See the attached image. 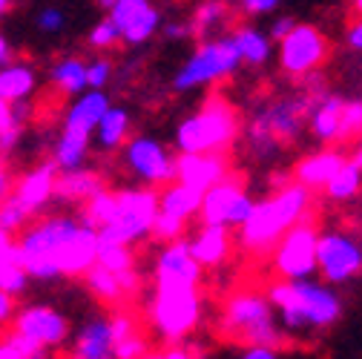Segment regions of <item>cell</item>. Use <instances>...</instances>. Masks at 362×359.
<instances>
[{"label": "cell", "mask_w": 362, "mask_h": 359, "mask_svg": "<svg viewBox=\"0 0 362 359\" xmlns=\"http://www.w3.org/2000/svg\"><path fill=\"white\" fill-rule=\"evenodd\" d=\"M293 26H296V23H293L291 18H276V20H274V26H270V35H267V37L274 40V43H279V40H282Z\"/></svg>", "instance_id": "53"}, {"label": "cell", "mask_w": 362, "mask_h": 359, "mask_svg": "<svg viewBox=\"0 0 362 359\" xmlns=\"http://www.w3.org/2000/svg\"><path fill=\"white\" fill-rule=\"evenodd\" d=\"M15 310H18V299H12L9 293L0 290V331H4L6 325H12Z\"/></svg>", "instance_id": "46"}, {"label": "cell", "mask_w": 362, "mask_h": 359, "mask_svg": "<svg viewBox=\"0 0 362 359\" xmlns=\"http://www.w3.org/2000/svg\"><path fill=\"white\" fill-rule=\"evenodd\" d=\"M49 86L61 98H75L86 89V61L78 55H61L49 66Z\"/></svg>", "instance_id": "30"}, {"label": "cell", "mask_w": 362, "mask_h": 359, "mask_svg": "<svg viewBox=\"0 0 362 359\" xmlns=\"http://www.w3.org/2000/svg\"><path fill=\"white\" fill-rule=\"evenodd\" d=\"M12 58H15L12 43H9V37H6L4 32H0V66H4V64H9Z\"/></svg>", "instance_id": "55"}, {"label": "cell", "mask_w": 362, "mask_h": 359, "mask_svg": "<svg viewBox=\"0 0 362 359\" xmlns=\"http://www.w3.org/2000/svg\"><path fill=\"white\" fill-rule=\"evenodd\" d=\"M0 359H23V353H21V348H18V342H15L12 334L9 336H0Z\"/></svg>", "instance_id": "52"}, {"label": "cell", "mask_w": 362, "mask_h": 359, "mask_svg": "<svg viewBox=\"0 0 362 359\" xmlns=\"http://www.w3.org/2000/svg\"><path fill=\"white\" fill-rule=\"evenodd\" d=\"M89 153H93V141H89V139L69 136V132H58V139L52 141L49 164H52L58 172H72V170L86 167Z\"/></svg>", "instance_id": "31"}, {"label": "cell", "mask_w": 362, "mask_h": 359, "mask_svg": "<svg viewBox=\"0 0 362 359\" xmlns=\"http://www.w3.org/2000/svg\"><path fill=\"white\" fill-rule=\"evenodd\" d=\"M121 43V37H118V29H115V23L110 20V18H101L93 29H89V47L93 49H115Z\"/></svg>", "instance_id": "43"}, {"label": "cell", "mask_w": 362, "mask_h": 359, "mask_svg": "<svg viewBox=\"0 0 362 359\" xmlns=\"http://www.w3.org/2000/svg\"><path fill=\"white\" fill-rule=\"evenodd\" d=\"M29 221H32V216L23 210V204L15 196H6L4 201H0V230L4 233H9L15 239Z\"/></svg>", "instance_id": "37"}, {"label": "cell", "mask_w": 362, "mask_h": 359, "mask_svg": "<svg viewBox=\"0 0 362 359\" xmlns=\"http://www.w3.org/2000/svg\"><path fill=\"white\" fill-rule=\"evenodd\" d=\"M221 334L242 345H270L279 348L285 334L279 328L276 310L262 290H236L221 310Z\"/></svg>", "instance_id": "5"}, {"label": "cell", "mask_w": 362, "mask_h": 359, "mask_svg": "<svg viewBox=\"0 0 362 359\" xmlns=\"http://www.w3.org/2000/svg\"><path fill=\"white\" fill-rule=\"evenodd\" d=\"M95 4H98V6H101V9H110V6H112V4H115V0H95Z\"/></svg>", "instance_id": "58"}, {"label": "cell", "mask_w": 362, "mask_h": 359, "mask_svg": "<svg viewBox=\"0 0 362 359\" xmlns=\"http://www.w3.org/2000/svg\"><path fill=\"white\" fill-rule=\"evenodd\" d=\"M342 98L339 95H320L308 110V129L320 144H337L339 141V115H342Z\"/></svg>", "instance_id": "27"}, {"label": "cell", "mask_w": 362, "mask_h": 359, "mask_svg": "<svg viewBox=\"0 0 362 359\" xmlns=\"http://www.w3.org/2000/svg\"><path fill=\"white\" fill-rule=\"evenodd\" d=\"M167 40H181V37H190L193 32H190V23H161V29H158Z\"/></svg>", "instance_id": "50"}, {"label": "cell", "mask_w": 362, "mask_h": 359, "mask_svg": "<svg viewBox=\"0 0 362 359\" xmlns=\"http://www.w3.org/2000/svg\"><path fill=\"white\" fill-rule=\"evenodd\" d=\"M316 239H320V230L313 228L308 218H302L299 224L276 242V247L270 250L274 259L276 276L288 279V282H299V279H313L316 273Z\"/></svg>", "instance_id": "11"}, {"label": "cell", "mask_w": 362, "mask_h": 359, "mask_svg": "<svg viewBox=\"0 0 362 359\" xmlns=\"http://www.w3.org/2000/svg\"><path fill=\"white\" fill-rule=\"evenodd\" d=\"M313 98L310 95H302V98H282V101H274L267 104L262 112H256L253 118L276 139V144H288L299 136L302 124L308 121V110H310Z\"/></svg>", "instance_id": "17"}, {"label": "cell", "mask_w": 362, "mask_h": 359, "mask_svg": "<svg viewBox=\"0 0 362 359\" xmlns=\"http://www.w3.org/2000/svg\"><path fill=\"white\" fill-rule=\"evenodd\" d=\"M37 93V72L29 61L12 58L0 66V101L4 104H23L35 101Z\"/></svg>", "instance_id": "22"}, {"label": "cell", "mask_w": 362, "mask_h": 359, "mask_svg": "<svg viewBox=\"0 0 362 359\" xmlns=\"http://www.w3.org/2000/svg\"><path fill=\"white\" fill-rule=\"evenodd\" d=\"M351 6H354V15L362 18V0H351Z\"/></svg>", "instance_id": "57"}, {"label": "cell", "mask_w": 362, "mask_h": 359, "mask_svg": "<svg viewBox=\"0 0 362 359\" xmlns=\"http://www.w3.org/2000/svg\"><path fill=\"white\" fill-rule=\"evenodd\" d=\"M69 359H115V336L112 319L98 313L81 322V328L69 336Z\"/></svg>", "instance_id": "20"}, {"label": "cell", "mask_w": 362, "mask_h": 359, "mask_svg": "<svg viewBox=\"0 0 362 359\" xmlns=\"http://www.w3.org/2000/svg\"><path fill=\"white\" fill-rule=\"evenodd\" d=\"M276 47H279L282 72L291 75V78L316 75L320 66L328 61V52H331L328 37L310 23H296Z\"/></svg>", "instance_id": "12"}, {"label": "cell", "mask_w": 362, "mask_h": 359, "mask_svg": "<svg viewBox=\"0 0 362 359\" xmlns=\"http://www.w3.org/2000/svg\"><path fill=\"white\" fill-rule=\"evenodd\" d=\"M69 26V15L64 6H55V4H47V6H40L35 12V29L40 35H61L64 29Z\"/></svg>", "instance_id": "38"}, {"label": "cell", "mask_w": 362, "mask_h": 359, "mask_svg": "<svg viewBox=\"0 0 362 359\" xmlns=\"http://www.w3.org/2000/svg\"><path fill=\"white\" fill-rule=\"evenodd\" d=\"M83 279H86L89 293H93L95 299H101V302H118V299L127 296L124 288H121V282H118V276L110 273L107 267H101V264L89 267V271L83 273Z\"/></svg>", "instance_id": "34"}, {"label": "cell", "mask_w": 362, "mask_h": 359, "mask_svg": "<svg viewBox=\"0 0 362 359\" xmlns=\"http://www.w3.org/2000/svg\"><path fill=\"white\" fill-rule=\"evenodd\" d=\"M233 43H236V52L242 58V64H250V66H264L274 55V40L267 37V32L256 29V26H242L236 29L233 35Z\"/></svg>", "instance_id": "32"}, {"label": "cell", "mask_w": 362, "mask_h": 359, "mask_svg": "<svg viewBox=\"0 0 362 359\" xmlns=\"http://www.w3.org/2000/svg\"><path fill=\"white\" fill-rule=\"evenodd\" d=\"M264 293L276 310L282 334L293 339H308L320 331H328L342 317V296L334 290V285L316 279H279Z\"/></svg>", "instance_id": "3"}, {"label": "cell", "mask_w": 362, "mask_h": 359, "mask_svg": "<svg viewBox=\"0 0 362 359\" xmlns=\"http://www.w3.org/2000/svg\"><path fill=\"white\" fill-rule=\"evenodd\" d=\"M132 129V112L124 104H110V110L101 115V121L93 129V147L98 153H115L124 147Z\"/></svg>", "instance_id": "24"}, {"label": "cell", "mask_w": 362, "mask_h": 359, "mask_svg": "<svg viewBox=\"0 0 362 359\" xmlns=\"http://www.w3.org/2000/svg\"><path fill=\"white\" fill-rule=\"evenodd\" d=\"M253 201L256 199L242 187L239 178L224 175L218 184H213L202 193L199 216L204 224H218V228L239 230L253 210Z\"/></svg>", "instance_id": "14"}, {"label": "cell", "mask_w": 362, "mask_h": 359, "mask_svg": "<svg viewBox=\"0 0 362 359\" xmlns=\"http://www.w3.org/2000/svg\"><path fill=\"white\" fill-rule=\"evenodd\" d=\"M12 336H15V334H12ZM15 342H18L21 353H23V359H52V351L40 348V345H35V342H26V339H21V336H15Z\"/></svg>", "instance_id": "45"}, {"label": "cell", "mask_w": 362, "mask_h": 359, "mask_svg": "<svg viewBox=\"0 0 362 359\" xmlns=\"http://www.w3.org/2000/svg\"><path fill=\"white\" fill-rule=\"evenodd\" d=\"M161 359H196V353L190 351V348H185V345H173V348H167V351H161Z\"/></svg>", "instance_id": "54"}, {"label": "cell", "mask_w": 362, "mask_h": 359, "mask_svg": "<svg viewBox=\"0 0 362 359\" xmlns=\"http://www.w3.org/2000/svg\"><path fill=\"white\" fill-rule=\"evenodd\" d=\"M32 115H35V101H23V104L0 101V158L4 161H9L18 153Z\"/></svg>", "instance_id": "23"}, {"label": "cell", "mask_w": 362, "mask_h": 359, "mask_svg": "<svg viewBox=\"0 0 362 359\" xmlns=\"http://www.w3.org/2000/svg\"><path fill=\"white\" fill-rule=\"evenodd\" d=\"M351 161H354L356 167H362V136H356V147H354V155H351Z\"/></svg>", "instance_id": "56"}, {"label": "cell", "mask_w": 362, "mask_h": 359, "mask_svg": "<svg viewBox=\"0 0 362 359\" xmlns=\"http://www.w3.org/2000/svg\"><path fill=\"white\" fill-rule=\"evenodd\" d=\"M345 164V155L337 153V150H316L310 155H305L299 164H296V184L308 187V190H322L334 172Z\"/></svg>", "instance_id": "26"}, {"label": "cell", "mask_w": 362, "mask_h": 359, "mask_svg": "<svg viewBox=\"0 0 362 359\" xmlns=\"http://www.w3.org/2000/svg\"><path fill=\"white\" fill-rule=\"evenodd\" d=\"M9 261H15V239L0 230V271H4Z\"/></svg>", "instance_id": "49"}, {"label": "cell", "mask_w": 362, "mask_h": 359, "mask_svg": "<svg viewBox=\"0 0 362 359\" xmlns=\"http://www.w3.org/2000/svg\"><path fill=\"white\" fill-rule=\"evenodd\" d=\"M202 271L204 267L190 256L187 239H175L167 242L156 259L153 267V279L156 282H167V285H202Z\"/></svg>", "instance_id": "18"}, {"label": "cell", "mask_w": 362, "mask_h": 359, "mask_svg": "<svg viewBox=\"0 0 362 359\" xmlns=\"http://www.w3.org/2000/svg\"><path fill=\"white\" fill-rule=\"evenodd\" d=\"M150 328L170 345L185 342L202 322V296L196 285H167L156 282L150 299Z\"/></svg>", "instance_id": "6"}, {"label": "cell", "mask_w": 362, "mask_h": 359, "mask_svg": "<svg viewBox=\"0 0 362 359\" xmlns=\"http://www.w3.org/2000/svg\"><path fill=\"white\" fill-rule=\"evenodd\" d=\"M224 18H228V4H224V0H202V6L196 9V15L190 20V32L207 35L218 23H224Z\"/></svg>", "instance_id": "36"}, {"label": "cell", "mask_w": 362, "mask_h": 359, "mask_svg": "<svg viewBox=\"0 0 362 359\" xmlns=\"http://www.w3.org/2000/svg\"><path fill=\"white\" fill-rule=\"evenodd\" d=\"M98 190H104V182L95 170L81 167L72 172H58L55 182V201H69V204H86Z\"/></svg>", "instance_id": "29"}, {"label": "cell", "mask_w": 362, "mask_h": 359, "mask_svg": "<svg viewBox=\"0 0 362 359\" xmlns=\"http://www.w3.org/2000/svg\"><path fill=\"white\" fill-rule=\"evenodd\" d=\"M345 43H348V49H351V52H359V55H362V18H356V20L348 26V32H345Z\"/></svg>", "instance_id": "48"}, {"label": "cell", "mask_w": 362, "mask_h": 359, "mask_svg": "<svg viewBox=\"0 0 362 359\" xmlns=\"http://www.w3.org/2000/svg\"><path fill=\"white\" fill-rule=\"evenodd\" d=\"M110 104L112 101L104 89H83L81 95L69 98V107L64 110V118H61V132L93 141V129L101 121V115L110 110Z\"/></svg>", "instance_id": "21"}, {"label": "cell", "mask_w": 362, "mask_h": 359, "mask_svg": "<svg viewBox=\"0 0 362 359\" xmlns=\"http://www.w3.org/2000/svg\"><path fill=\"white\" fill-rule=\"evenodd\" d=\"M224 175H230L224 153H181L175 158V182L193 190H207L218 184Z\"/></svg>", "instance_id": "19"}, {"label": "cell", "mask_w": 362, "mask_h": 359, "mask_svg": "<svg viewBox=\"0 0 362 359\" xmlns=\"http://www.w3.org/2000/svg\"><path fill=\"white\" fill-rule=\"evenodd\" d=\"M121 164L135 182H141L150 190L175 182V155L164 141H158L156 136H147V132L129 136L124 141Z\"/></svg>", "instance_id": "10"}, {"label": "cell", "mask_w": 362, "mask_h": 359, "mask_svg": "<svg viewBox=\"0 0 362 359\" xmlns=\"http://www.w3.org/2000/svg\"><path fill=\"white\" fill-rule=\"evenodd\" d=\"M83 218L98 230L101 242L139 245L153 236L158 216V193L150 187L132 190H98L83 204Z\"/></svg>", "instance_id": "2"}, {"label": "cell", "mask_w": 362, "mask_h": 359, "mask_svg": "<svg viewBox=\"0 0 362 359\" xmlns=\"http://www.w3.org/2000/svg\"><path fill=\"white\" fill-rule=\"evenodd\" d=\"M236 359H279V348H270V345H245Z\"/></svg>", "instance_id": "44"}, {"label": "cell", "mask_w": 362, "mask_h": 359, "mask_svg": "<svg viewBox=\"0 0 362 359\" xmlns=\"http://www.w3.org/2000/svg\"><path fill=\"white\" fill-rule=\"evenodd\" d=\"M242 66V58L236 52L233 37H210L202 47L181 64V69L173 78V89L175 93H193V89L218 83L224 78L236 75V69Z\"/></svg>", "instance_id": "8"}, {"label": "cell", "mask_w": 362, "mask_h": 359, "mask_svg": "<svg viewBox=\"0 0 362 359\" xmlns=\"http://www.w3.org/2000/svg\"><path fill=\"white\" fill-rule=\"evenodd\" d=\"M187 247L202 267H218L230 256V230L218 224H204L193 239H187Z\"/></svg>", "instance_id": "25"}, {"label": "cell", "mask_w": 362, "mask_h": 359, "mask_svg": "<svg viewBox=\"0 0 362 359\" xmlns=\"http://www.w3.org/2000/svg\"><path fill=\"white\" fill-rule=\"evenodd\" d=\"M107 18L115 23L118 37L127 47H144L161 29V12L153 0H115L107 9Z\"/></svg>", "instance_id": "15"}, {"label": "cell", "mask_w": 362, "mask_h": 359, "mask_svg": "<svg viewBox=\"0 0 362 359\" xmlns=\"http://www.w3.org/2000/svg\"><path fill=\"white\" fill-rule=\"evenodd\" d=\"M282 0H242V9L247 15H270Z\"/></svg>", "instance_id": "47"}, {"label": "cell", "mask_w": 362, "mask_h": 359, "mask_svg": "<svg viewBox=\"0 0 362 359\" xmlns=\"http://www.w3.org/2000/svg\"><path fill=\"white\" fill-rule=\"evenodd\" d=\"M95 264L107 267L110 273H127V271H135V253L127 245H115V242H101L98 239Z\"/></svg>", "instance_id": "35"}, {"label": "cell", "mask_w": 362, "mask_h": 359, "mask_svg": "<svg viewBox=\"0 0 362 359\" xmlns=\"http://www.w3.org/2000/svg\"><path fill=\"white\" fill-rule=\"evenodd\" d=\"M12 334L55 353L69 342L72 328H69L66 313H61L58 307H52L47 302H32V305H23L15 310Z\"/></svg>", "instance_id": "13"}, {"label": "cell", "mask_w": 362, "mask_h": 359, "mask_svg": "<svg viewBox=\"0 0 362 359\" xmlns=\"http://www.w3.org/2000/svg\"><path fill=\"white\" fill-rule=\"evenodd\" d=\"M29 285H32V279L26 276V271H23V267H21L18 261H9V264L4 267V271H0V290L9 293L12 299L26 296Z\"/></svg>", "instance_id": "39"}, {"label": "cell", "mask_w": 362, "mask_h": 359, "mask_svg": "<svg viewBox=\"0 0 362 359\" xmlns=\"http://www.w3.org/2000/svg\"><path fill=\"white\" fill-rule=\"evenodd\" d=\"M199 207H202V190H193L178 182H170L158 190V216L187 224L193 216H199Z\"/></svg>", "instance_id": "28"}, {"label": "cell", "mask_w": 362, "mask_h": 359, "mask_svg": "<svg viewBox=\"0 0 362 359\" xmlns=\"http://www.w3.org/2000/svg\"><path fill=\"white\" fill-rule=\"evenodd\" d=\"M239 136V115L224 98H210L175 126L178 153H224Z\"/></svg>", "instance_id": "7"}, {"label": "cell", "mask_w": 362, "mask_h": 359, "mask_svg": "<svg viewBox=\"0 0 362 359\" xmlns=\"http://www.w3.org/2000/svg\"><path fill=\"white\" fill-rule=\"evenodd\" d=\"M150 353V339L141 331H132L129 336L115 342V359H144Z\"/></svg>", "instance_id": "42"}, {"label": "cell", "mask_w": 362, "mask_h": 359, "mask_svg": "<svg viewBox=\"0 0 362 359\" xmlns=\"http://www.w3.org/2000/svg\"><path fill=\"white\" fill-rule=\"evenodd\" d=\"M55 182H58V170L43 161V164H35L29 167L12 187V196L23 204V210L37 218L49 210V204L55 201Z\"/></svg>", "instance_id": "16"}, {"label": "cell", "mask_w": 362, "mask_h": 359, "mask_svg": "<svg viewBox=\"0 0 362 359\" xmlns=\"http://www.w3.org/2000/svg\"><path fill=\"white\" fill-rule=\"evenodd\" d=\"M308 210H310V190L296 182L282 184L274 196L253 201L250 216L239 228V247L250 256L270 253L293 224L308 218Z\"/></svg>", "instance_id": "4"}, {"label": "cell", "mask_w": 362, "mask_h": 359, "mask_svg": "<svg viewBox=\"0 0 362 359\" xmlns=\"http://www.w3.org/2000/svg\"><path fill=\"white\" fill-rule=\"evenodd\" d=\"M98 230L83 213H43L15 236V261L37 285L78 279L95 264Z\"/></svg>", "instance_id": "1"}, {"label": "cell", "mask_w": 362, "mask_h": 359, "mask_svg": "<svg viewBox=\"0 0 362 359\" xmlns=\"http://www.w3.org/2000/svg\"><path fill=\"white\" fill-rule=\"evenodd\" d=\"M328 193V199L334 201H351L359 190H362V167H356L354 161L345 158V164L334 172V178L322 187Z\"/></svg>", "instance_id": "33"}, {"label": "cell", "mask_w": 362, "mask_h": 359, "mask_svg": "<svg viewBox=\"0 0 362 359\" xmlns=\"http://www.w3.org/2000/svg\"><path fill=\"white\" fill-rule=\"evenodd\" d=\"M115 78V66L110 58L98 55L86 61V89H107Z\"/></svg>", "instance_id": "41"}, {"label": "cell", "mask_w": 362, "mask_h": 359, "mask_svg": "<svg viewBox=\"0 0 362 359\" xmlns=\"http://www.w3.org/2000/svg\"><path fill=\"white\" fill-rule=\"evenodd\" d=\"M356 136H362V98L345 101L339 115V141H351Z\"/></svg>", "instance_id": "40"}, {"label": "cell", "mask_w": 362, "mask_h": 359, "mask_svg": "<svg viewBox=\"0 0 362 359\" xmlns=\"http://www.w3.org/2000/svg\"><path fill=\"white\" fill-rule=\"evenodd\" d=\"M12 187H15V175H12L9 164L0 158V201H4L6 196H12Z\"/></svg>", "instance_id": "51"}, {"label": "cell", "mask_w": 362, "mask_h": 359, "mask_svg": "<svg viewBox=\"0 0 362 359\" xmlns=\"http://www.w3.org/2000/svg\"><path fill=\"white\" fill-rule=\"evenodd\" d=\"M316 273L325 285H345L362 273V233L334 228L316 239Z\"/></svg>", "instance_id": "9"}]
</instances>
